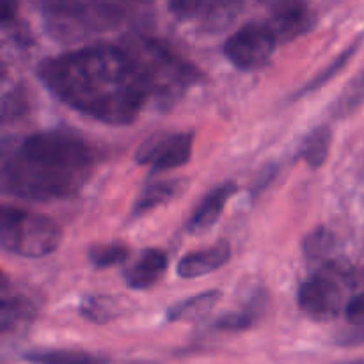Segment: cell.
<instances>
[{
	"instance_id": "1",
	"label": "cell",
	"mask_w": 364,
	"mask_h": 364,
	"mask_svg": "<svg viewBox=\"0 0 364 364\" xmlns=\"http://www.w3.org/2000/svg\"><path fill=\"white\" fill-rule=\"evenodd\" d=\"M36 75L64 105L110 127L132 124L153 98L144 71L121 43H96L48 57Z\"/></svg>"
},
{
	"instance_id": "2",
	"label": "cell",
	"mask_w": 364,
	"mask_h": 364,
	"mask_svg": "<svg viewBox=\"0 0 364 364\" xmlns=\"http://www.w3.org/2000/svg\"><path fill=\"white\" fill-rule=\"evenodd\" d=\"M96 167V151L73 132L45 130L4 141L0 185L25 201H59L77 196Z\"/></svg>"
},
{
	"instance_id": "3",
	"label": "cell",
	"mask_w": 364,
	"mask_h": 364,
	"mask_svg": "<svg viewBox=\"0 0 364 364\" xmlns=\"http://www.w3.org/2000/svg\"><path fill=\"white\" fill-rule=\"evenodd\" d=\"M119 43L142 68L160 109L174 107L203 78V71L198 66L178 55L160 39L134 31L124 34Z\"/></svg>"
},
{
	"instance_id": "4",
	"label": "cell",
	"mask_w": 364,
	"mask_h": 364,
	"mask_svg": "<svg viewBox=\"0 0 364 364\" xmlns=\"http://www.w3.org/2000/svg\"><path fill=\"white\" fill-rule=\"evenodd\" d=\"M39 9L50 38L70 43L119 27L130 18L132 6L119 2H45Z\"/></svg>"
},
{
	"instance_id": "5",
	"label": "cell",
	"mask_w": 364,
	"mask_h": 364,
	"mask_svg": "<svg viewBox=\"0 0 364 364\" xmlns=\"http://www.w3.org/2000/svg\"><path fill=\"white\" fill-rule=\"evenodd\" d=\"M63 240L59 224L43 213L4 205L0 212V245L4 251L23 258H43Z\"/></svg>"
},
{
	"instance_id": "6",
	"label": "cell",
	"mask_w": 364,
	"mask_h": 364,
	"mask_svg": "<svg viewBox=\"0 0 364 364\" xmlns=\"http://www.w3.org/2000/svg\"><path fill=\"white\" fill-rule=\"evenodd\" d=\"M347 276V270L334 265L306 279L297 294L301 311L315 322H333L338 318L345 306L341 279Z\"/></svg>"
},
{
	"instance_id": "7",
	"label": "cell",
	"mask_w": 364,
	"mask_h": 364,
	"mask_svg": "<svg viewBox=\"0 0 364 364\" xmlns=\"http://www.w3.org/2000/svg\"><path fill=\"white\" fill-rule=\"evenodd\" d=\"M279 45L265 21H251L230 36L224 43V55L242 71H256L270 63Z\"/></svg>"
},
{
	"instance_id": "8",
	"label": "cell",
	"mask_w": 364,
	"mask_h": 364,
	"mask_svg": "<svg viewBox=\"0 0 364 364\" xmlns=\"http://www.w3.org/2000/svg\"><path fill=\"white\" fill-rule=\"evenodd\" d=\"M196 134L192 130L153 134L135 151V162L151 166L153 173L178 169L191 160Z\"/></svg>"
},
{
	"instance_id": "9",
	"label": "cell",
	"mask_w": 364,
	"mask_h": 364,
	"mask_svg": "<svg viewBox=\"0 0 364 364\" xmlns=\"http://www.w3.org/2000/svg\"><path fill=\"white\" fill-rule=\"evenodd\" d=\"M240 2H205V0H180L171 2L169 11L181 21H194L203 32H220L237 20L242 11Z\"/></svg>"
},
{
	"instance_id": "10",
	"label": "cell",
	"mask_w": 364,
	"mask_h": 364,
	"mask_svg": "<svg viewBox=\"0 0 364 364\" xmlns=\"http://www.w3.org/2000/svg\"><path fill=\"white\" fill-rule=\"evenodd\" d=\"M265 23L274 32L277 43H288L315 27L316 13L304 2L276 4Z\"/></svg>"
},
{
	"instance_id": "11",
	"label": "cell",
	"mask_w": 364,
	"mask_h": 364,
	"mask_svg": "<svg viewBox=\"0 0 364 364\" xmlns=\"http://www.w3.org/2000/svg\"><path fill=\"white\" fill-rule=\"evenodd\" d=\"M38 313V299L31 297L23 291L14 290L7 276L4 274L2 297H0V329H2V334L14 333V331L31 326Z\"/></svg>"
},
{
	"instance_id": "12",
	"label": "cell",
	"mask_w": 364,
	"mask_h": 364,
	"mask_svg": "<svg viewBox=\"0 0 364 364\" xmlns=\"http://www.w3.org/2000/svg\"><path fill=\"white\" fill-rule=\"evenodd\" d=\"M231 258V244L228 240H219L210 247L199 249L185 255L178 262L176 274L183 279H196L206 274H212L226 265Z\"/></svg>"
},
{
	"instance_id": "13",
	"label": "cell",
	"mask_w": 364,
	"mask_h": 364,
	"mask_svg": "<svg viewBox=\"0 0 364 364\" xmlns=\"http://www.w3.org/2000/svg\"><path fill=\"white\" fill-rule=\"evenodd\" d=\"M167 267H169L167 252L159 247H149L142 252L134 265L124 270V283L132 290H149L162 281Z\"/></svg>"
},
{
	"instance_id": "14",
	"label": "cell",
	"mask_w": 364,
	"mask_h": 364,
	"mask_svg": "<svg viewBox=\"0 0 364 364\" xmlns=\"http://www.w3.org/2000/svg\"><path fill=\"white\" fill-rule=\"evenodd\" d=\"M237 191L238 185L235 183L233 180L224 181L219 187L212 188V191L203 198V201L199 203L198 208L192 212V215L188 217L187 224H185L187 233H203V231H206L208 228H212L213 224L220 219L228 201H230V198Z\"/></svg>"
},
{
	"instance_id": "15",
	"label": "cell",
	"mask_w": 364,
	"mask_h": 364,
	"mask_svg": "<svg viewBox=\"0 0 364 364\" xmlns=\"http://www.w3.org/2000/svg\"><path fill=\"white\" fill-rule=\"evenodd\" d=\"M267 309V294L265 291H256L251 297V301L245 302V306L238 311L226 313V315L219 316L212 327L220 333H242V331H249L262 320Z\"/></svg>"
},
{
	"instance_id": "16",
	"label": "cell",
	"mask_w": 364,
	"mask_h": 364,
	"mask_svg": "<svg viewBox=\"0 0 364 364\" xmlns=\"http://www.w3.org/2000/svg\"><path fill=\"white\" fill-rule=\"evenodd\" d=\"M183 188L185 181L180 180V178L155 181V183L146 185L141 194L137 196V199H135L134 206H132V219L144 215V213L173 201L174 198H178L183 192Z\"/></svg>"
},
{
	"instance_id": "17",
	"label": "cell",
	"mask_w": 364,
	"mask_h": 364,
	"mask_svg": "<svg viewBox=\"0 0 364 364\" xmlns=\"http://www.w3.org/2000/svg\"><path fill=\"white\" fill-rule=\"evenodd\" d=\"M223 299L220 290H206L198 295L174 302L166 311L167 322H196L208 315Z\"/></svg>"
},
{
	"instance_id": "18",
	"label": "cell",
	"mask_w": 364,
	"mask_h": 364,
	"mask_svg": "<svg viewBox=\"0 0 364 364\" xmlns=\"http://www.w3.org/2000/svg\"><path fill=\"white\" fill-rule=\"evenodd\" d=\"M21 359L31 364H110L109 355L95 354L87 350H75V348H38L28 350Z\"/></svg>"
},
{
	"instance_id": "19",
	"label": "cell",
	"mask_w": 364,
	"mask_h": 364,
	"mask_svg": "<svg viewBox=\"0 0 364 364\" xmlns=\"http://www.w3.org/2000/svg\"><path fill=\"white\" fill-rule=\"evenodd\" d=\"M361 41H363V34L358 36V38H355L354 41H352L350 45H348L347 48L340 53V55L334 57V59L329 63V66H326L323 70H320L318 73L311 78V80H308L301 89H297V91L291 95V100L304 98L306 95H311V92L318 91V89H322L327 82L333 80V78L336 77L341 70H345V68H347V64L350 63L352 57L355 55V52H358L359 46H361Z\"/></svg>"
},
{
	"instance_id": "20",
	"label": "cell",
	"mask_w": 364,
	"mask_h": 364,
	"mask_svg": "<svg viewBox=\"0 0 364 364\" xmlns=\"http://www.w3.org/2000/svg\"><path fill=\"white\" fill-rule=\"evenodd\" d=\"M331 144H333V130L327 124H320L306 135L299 148V156L311 169H320L329 159Z\"/></svg>"
},
{
	"instance_id": "21",
	"label": "cell",
	"mask_w": 364,
	"mask_h": 364,
	"mask_svg": "<svg viewBox=\"0 0 364 364\" xmlns=\"http://www.w3.org/2000/svg\"><path fill=\"white\" fill-rule=\"evenodd\" d=\"M78 311L89 322L105 326V323H110L112 320H116L123 313V309H121L119 302L114 297H107V295H89V297L82 299Z\"/></svg>"
},
{
	"instance_id": "22",
	"label": "cell",
	"mask_w": 364,
	"mask_h": 364,
	"mask_svg": "<svg viewBox=\"0 0 364 364\" xmlns=\"http://www.w3.org/2000/svg\"><path fill=\"white\" fill-rule=\"evenodd\" d=\"M364 103V70L359 71L331 105L329 114L334 119H345L359 110Z\"/></svg>"
},
{
	"instance_id": "23",
	"label": "cell",
	"mask_w": 364,
	"mask_h": 364,
	"mask_svg": "<svg viewBox=\"0 0 364 364\" xmlns=\"http://www.w3.org/2000/svg\"><path fill=\"white\" fill-rule=\"evenodd\" d=\"M130 256L128 245L121 242H112V244H92L87 249V259L95 269L105 270L110 267H116L124 263Z\"/></svg>"
},
{
	"instance_id": "24",
	"label": "cell",
	"mask_w": 364,
	"mask_h": 364,
	"mask_svg": "<svg viewBox=\"0 0 364 364\" xmlns=\"http://www.w3.org/2000/svg\"><path fill=\"white\" fill-rule=\"evenodd\" d=\"M336 245L338 240L334 231H331L326 226H320L306 235L304 240H302V252L306 255V258L315 259V262L316 259H327L334 252Z\"/></svg>"
},
{
	"instance_id": "25",
	"label": "cell",
	"mask_w": 364,
	"mask_h": 364,
	"mask_svg": "<svg viewBox=\"0 0 364 364\" xmlns=\"http://www.w3.org/2000/svg\"><path fill=\"white\" fill-rule=\"evenodd\" d=\"M31 112V95L23 85H16L2 98V123L18 119Z\"/></svg>"
},
{
	"instance_id": "26",
	"label": "cell",
	"mask_w": 364,
	"mask_h": 364,
	"mask_svg": "<svg viewBox=\"0 0 364 364\" xmlns=\"http://www.w3.org/2000/svg\"><path fill=\"white\" fill-rule=\"evenodd\" d=\"M334 341L340 347H359V345H364V323H358V326H352L348 329L341 331L340 334L334 336Z\"/></svg>"
},
{
	"instance_id": "27",
	"label": "cell",
	"mask_w": 364,
	"mask_h": 364,
	"mask_svg": "<svg viewBox=\"0 0 364 364\" xmlns=\"http://www.w3.org/2000/svg\"><path fill=\"white\" fill-rule=\"evenodd\" d=\"M345 315L350 326H358L364 323V294H359L358 297L352 299L345 308Z\"/></svg>"
},
{
	"instance_id": "28",
	"label": "cell",
	"mask_w": 364,
	"mask_h": 364,
	"mask_svg": "<svg viewBox=\"0 0 364 364\" xmlns=\"http://www.w3.org/2000/svg\"><path fill=\"white\" fill-rule=\"evenodd\" d=\"M277 171H279L277 164H269V166H267L265 169L259 171L258 178H256V181H255V183H252V196H258L259 192L263 191V188L269 187V185L272 183L274 178H276Z\"/></svg>"
}]
</instances>
